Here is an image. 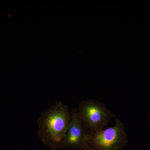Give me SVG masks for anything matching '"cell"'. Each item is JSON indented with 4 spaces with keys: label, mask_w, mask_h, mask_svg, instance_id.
<instances>
[{
    "label": "cell",
    "mask_w": 150,
    "mask_h": 150,
    "mask_svg": "<svg viewBox=\"0 0 150 150\" xmlns=\"http://www.w3.org/2000/svg\"><path fill=\"white\" fill-rule=\"evenodd\" d=\"M71 117L68 105L56 103L43 111L37 121L38 135L41 142L53 150L62 143Z\"/></svg>",
    "instance_id": "obj_1"
},
{
    "label": "cell",
    "mask_w": 150,
    "mask_h": 150,
    "mask_svg": "<svg viewBox=\"0 0 150 150\" xmlns=\"http://www.w3.org/2000/svg\"><path fill=\"white\" fill-rule=\"evenodd\" d=\"M128 143L124 124L118 119L112 127L89 134L87 140L95 150H123Z\"/></svg>",
    "instance_id": "obj_2"
},
{
    "label": "cell",
    "mask_w": 150,
    "mask_h": 150,
    "mask_svg": "<svg viewBox=\"0 0 150 150\" xmlns=\"http://www.w3.org/2000/svg\"><path fill=\"white\" fill-rule=\"evenodd\" d=\"M77 110L82 123L89 134L102 130L115 117L103 103L95 100L81 101Z\"/></svg>",
    "instance_id": "obj_3"
},
{
    "label": "cell",
    "mask_w": 150,
    "mask_h": 150,
    "mask_svg": "<svg viewBox=\"0 0 150 150\" xmlns=\"http://www.w3.org/2000/svg\"><path fill=\"white\" fill-rule=\"evenodd\" d=\"M88 134L79 116L77 109L74 108L71 111L69 124L59 147L74 150H83L85 145L87 143Z\"/></svg>",
    "instance_id": "obj_4"
},
{
    "label": "cell",
    "mask_w": 150,
    "mask_h": 150,
    "mask_svg": "<svg viewBox=\"0 0 150 150\" xmlns=\"http://www.w3.org/2000/svg\"><path fill=\"white\" fill-rule=\"evenodd\" d=\"M83 150H95L94 149H93V148H92L90 146H89L88 144V143H87L84 146Z\"/></svg>",
    "instance_id": "obj_5"
}]
</instances>
